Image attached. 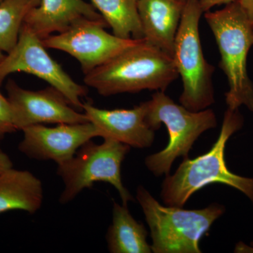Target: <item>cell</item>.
<instances>
[{
	"label": "cell",
	"mask_w": 253,
	"mask_h": 253,
	"mask_svg": "<svg viewBox=\"0 0 253 253\" xmlns=\"http://www.w3.org/2000/svg\"><path fill=\"white\" fill-rule=\"evenodd\" d=\"M244 124L239 109L226 110L220 134L211 150L194 159L184 158L174 174L166 175L161 193L165 204L183 208L196 191L211 184H222L239 190L253 205V177L231 172L225 161L226 143Z\"/></svg>",
	"instance_id": "1"
},
{
	"label": "cell",
	"mask_w": 253,
	"mask_h": 253,
	"mask_svg": "<svg viewBox=\"0 0 253 253\" xmlns=\"http://www.w3.org/2000/svg\"><path fill=\"white\" fill-rule=\"evenodd\" d=\"M179 77L172 56L144 39L84 75V84L100 95L165 91Z\"/></svg>",
	"instance_id": "2"
},
{
	"label": "cell",
	"mask_w": 253,
	"mask_h": 253,
	"mask_svg": "<svg viewBox=\"0 0 253 253\" xmlns=\"http://www.w3.org/2000/svg\"><path fill=\"white\" fill-rule=\"evenodd\" d=\"M205 13L220 54L219 66L229 83L225 94L228 109L245 106L253 113V83L247 68L248 55L253 46V24L238 0L220 10Z\"/></svg>",
	"instance_id": "3"
},
{
	"label": "cell",
	"mask_w": 253,
	"mask_h": 253,
	"mask_svg": "<svg viewBox=\"0 0 253 253\" xmlns=\"http://www.w3.org/2000/svg\"><path fill=\"white\" fill-rule=\"evenodd\" d=\"M136 200L149 225L154 253H201L200 241L226 211L219 204L199 210L164 206L143 186L136 190Z\"/></svg>",
	"instance_id": "4"
},
{
	"label": "cell",
	"mask_w": 253,
	"mask_h": 253,
	"mask_svg": "<svg viewBox=\"0 0 253 253\" xmlns=\"http://www.w3.org/2000/svg\"><path fill=\"white\" fill-rule=\"evenodd\" d=\"M146 105L148 122L151 127L158 130L163 123L169 134L167 146L145 159L146 167L156 176L169 174L176 158H188L199 136L217 126V117L212 109L190 111L176 104L165 91H156Z\"/></svg>",
	"instance_id": "5"
},
{
	"label": "cell",
	"mask_w": 253,
	"mask_h": 253,
	"mask_svg": "<svg viewBox=\"0 0 253 253\" xmlns=\"http://www.w3.org/2000/svg\"><path fill=\"white\" fill-rule=\"evenodd\" d=\"M199 0H186L174 42L172 59L183 83L179 103L191 111L207 109L214 103V67L205 58L199 33L204 14Z\"/></svg>",
	"instance_id": "6"
},
{
	"label": "cell",
	"mask_w": 253,
	"mask_h": 253,
	"mask_svg": "<svg viewBox=\"0 0 253 253\" xmlns=\"http://www.w3.org/2000/svg\"><path fill=\"white\" fill-rule=\"evenodd\" d=\"M130 148L109 139L101 144L90 140L83 144L72 158L57 165L56 173L64 184L59 202L67 204L84 189H91L94 183L103 181L114 186L123 205L128 206L134 199L123 184L121 166Z\"/></svg>",
	"instance_id": "7"
},
{
	"label": "cell",
	"mask_w": 253,
	"mask_h": 253,
	"mask_svg": "<svg viewBox=\"0 0 253 253\" xmlns=\"http://www.w3.org/2000/svg\"><path fill=\"white\" fill-rule=\"evenodd\" d=\"M17 72L41 78L59 91L73 107L83 109L82 98L87 89L70 77L48 54L42 41L24 23L16 45L0 61V86L7 76Z\"/></svg>",
	"instance_id": "8"
},
{
	"label": "cell",
	"mask_w": 253,
	"mask_h": 253,
	"mask_svg": "<svg viewBox=\"0 0 253 253\" xmlns=\"http://www.w3.org/2000/svg\"><path fill=\"white\" fill-rule=\"evenodd\" d=\"M107 26L105 20H82L67 31L44 40L43 44L71 55L85 75L141 41L110 34L104 30Z\"/></svg>",
	"instance_id": "9"
},
{
	"label": "cell",
	"mask_w": 253,
	"mask_h": 253,
	"mask_svg": "<svg viewBox=\"0 0 253 253\" xmlns=\"http://www.w3.org/2000/svg\"><path fill=\"white\" fill-rule=\"evenodd\" d=\"M6 89L16 130L22 131L28 126L40 124L89 122L85 113L78 111L53 86L42 90H29L9 80Z\"/></svg>",
	"instance_id": "10"
},
{
	"label": "cell",
	"mask_w": 253,
	"mask_h": 253,
	"mask_svg": "<svg viewBox=\"0 0 253 253\" xmlns=\"http://www.w3.org/2000/svg\"><path fill=\"white\" fill-rule=\"evenodd\" d=\"M23 138L18 150L31 159L54 161L56 164L66 162L78 149L93 138L99 137L91 122L57 124L54 127L36 125L24 128Z\"/></svg>",
	"instance_id": "11"
},
{
	"label": "cell",
	"mask_w": 253,
	"mask_h": 253,
	"mask_svg": "<svg viewBox=\"0 0 253 253\" xmlns=\"http://www.w3.org/2000/svg\"><path fill=\"white\" fill-rule=\"evenodd\" d=\"M83 110L103 139H113L136 149L152 146L155 131L147 120V105L141 103L131 109H99L84 102Z\"/></svg>",
	"instance_id": "12"
},
{
	"label": "cell",
	"mask_w": 253,
	"mask_h": 253,
	"mask_svg": "<svg viewBox=\"0 0 253 253\" xmlns=\"http://www.w3.org/2000/svg\"><path fill=\"white\" fill-rule=\"evenodd\" d=\"M104 20L84 0H41L25 18L24 24L41 41L67 31L82 20Z\"/></svg>",
	"instance_id": "13"
},
{
	"label": "cell",
	"mask_w": 253,
	"mask_h": 253,
	"mask_svg": "<svg viewBox=\"0 0 253 253\" xmlns=\"http://www.w3.org/2000/svg\"><path fill=\"white\" fill-rule=\"evenodd\" d=\"M185 1L138 0L144 41L172 57Z\"/></svg>",
	"instance_id": "14"
},
{
	"label": "cell",
	"mask_w": 253,
	"mask_h": 253,
	"mask_svg": "<svg viewBox=\"0 0 253 253\" xmlns=\"http://www.w3.org/2000/svg\"><path fill=\"white\" fill-rule=\"evenodd\" d=\"M43 199L42 183L33 173L11 168L0 174V214L13 211L35 214Z\"/></svg>",
	"instance_id": "15"
},
{
	"label": "cell",
	"mask_w": 253,
	"mask_h": 253,
	"mask_svg": "<svg viewBox=\"0 0 253 253\" xmlns=\"http://www.w3.org/2000/svg\"><path fill=\"white\" fill-rule=\"evenodd\" d=\"M112 215V224L106 233L110 253H152L146 227L132 217L128 206L113 202Z\"/></svg>",
	"instance_id": "16"
},
{
	"label": "cell",
	"mask_w": 253,
	"mask_h": 253,
	"mask_svg": "<svg viewBox=\"0 0 253 253\" xmlns=\"http://www.w3.org/2000/svg\"><path fill=\"white\" fill-rule=\"evenodd\" d=\"M90 1L108 26L112 28L113 35L123 39H144L138 0Z\"/></svg>",
	"instance_id": "17"
},
{
	"label": "cell",
	"mask_w": 253,
	"mask_h": 253,
	"mask_svg": "<svg viewBox=\"0 0 253 253\" xmlns=\"http://www.w3.org/2000/svg\"><path fill=\"white\" fill-rule=\"evenodd\" d=\"M41 0H4L0 3V50L9 53L17 43L25 18Z\"/></svg>",
	"instance_id": "18"
},
{
	"label": "cell",
	"mask_w": 253,
	"mask_h": 253,
	"mask_svg": "<svg viewBox=\"0 0 253 253\" xmlns=\"http://www.w3.org/2000/svg\"><path fill=\"white\" fill-rule=\"evenodd\" d=\"M17 131L13 123L11 105L7 98L0 92V141L6 134Z\"/></svg>",
	"instance_id": "19"
},
{
	"label": "cell",
	"mask_w": 253,
	"mask_h": 253,
	"mask_svg": "<svg viewBox=\"0 0 253 253\" xmlns=\"http://www.w3.org/2000/svg\"><path fill=\"white\" fill-rule=\"evenodd\" d=\"M236 0H199L200 4L204 12L210 11L217 5L227 4Z\"/></svg>",
	"instance_id": "20"
},
{
	"label": "cell",
	"mask_w": 253,
	"mask_h": 253,
	"mask_svg": "<svg viewBox=\"0 0 253 253\" xmlns=\"http://www.w3.org/2000/svg\"><path fill=\"white\" fill-rule=\"evenodd\" d=\"M249 21L253 24V0H238Z\"/></svg>",
	"instance_id": "21"
},
{
	"label": "cell",
	"mask_w": 253,
	"mask_h": 253,
	"mask_svg": "<svg viewBox=\"0 0 253 253\" xmlns=\"http://www.w3.org/2000/svg\"><path fill=\"white\" fill-rule=\"evenodd\" d=\"M11 168H13V163L11 158L0 149V174Z\"/></svg>",
	"instance_id": "22"
},
{
	"label": "cell",
	"mask_w": 253,
	"mask_h": 253,
	"mask_svg": "<svg viewBox=\"0 0 253 253\" xmlns=\"http://www.w3.org/2000/svg\"><path fill=\"white\" fill-rule=\"evenodd\" d=\"M234 253H253V242L251 245H247L242 241H240L236 245Z\"/></svg>",
	"instance_id": "23"
},
{
	"label": "cell",
	"mask_w": 253,
	"mask_h": 253,
	"mask_svg": "<svg viewBox=\"0 0 253 253\" xmlns=\"http://www.w3.org/2000/svg\"><path fill=\"white\" fill-rule=\"evenodd\" d=\"M4 56H5V54H4V53H3V51H1V50H0V61H1V60L4 59Z\"/></svg>",
	"instance_id": "24"
},
{
	"label": "cell",
	"mask_w": 253,
	"mask_h": 253,
	"mask_svg": "<svg viewBox=\"0 0 253 253\" xmlns=\"http://www.w3.org/2000/svg\"><path fill=\"white\" fill-rule=\"evenodd\" d=\"M2 1H4V0H0V3H1Z\"/></svg>",
	"instance_id": "25"
},
{
	"label": "cell",
	"mask_w": 253,
	"mask_h": 253,
	"mask_svg": "<svg viewBox=\"0 0 253 253\" xmlns=\"http://www.w3.org/2000/svg\"><path fill=\"white\" fill-rule=\"evenodd\" d=\"M181 1H186V0H181Z\"/></svg>",
	"instance_id": "26"
},
{
	"label": "cell",
	"mask_w": 253,
	"mask_h": 253,
	"mask_svg": "<svg viewBox=\"0 0 253 253\" xmlns=\"http://www.w3.org/2000/svg\"></svg>",
	"instance_id": "27"
}]
</instances>
